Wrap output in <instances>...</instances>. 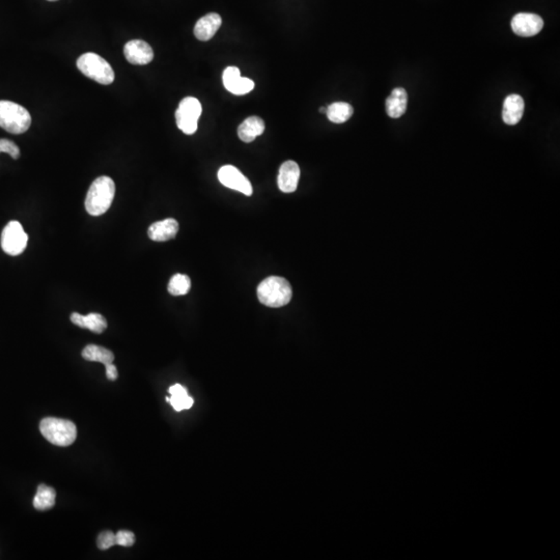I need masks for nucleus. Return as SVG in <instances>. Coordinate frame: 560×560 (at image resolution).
<instances>
[{"instance_id": "nucleus-1", "label": "nucleus", "mask_w": 560, "mask_h": 560, "mask_svg": "<svg viewBox=\"0 0 560 560\" xmlns=\"http://www.w3.org/2000/svg\"><path fill=\"white\" fill-rule=\"evenodd\" d=\"M115 194V184L109 177H99L89 187L85 210L91 216H101L109 210Z\"/></svg>"}, {"instance_id": "nucleus-2", "label": "nucleus", "mask_w": 560, "mask_h": 560, "mask_svg": "<svg viewBox=\"0 0 560 560\" xmlns=\"http://www.w3.org/2000/svg\"><path fill=\"white\" fill-rule=\"evenodd\" d=\"M293 297L292 287L284 277L270 276L258 287V298L268 307H282L290 303Z\"/></svg>"}, {"instance_id": "nucleus-3", "label": "nucleus", "mask_w": 560, "mask_h": 560, "mask_svg": "<svg viewBox=\"0 0 560 560\" xmlns=\"http://www.w3.org/2000/svg\"><path fill=\"white\" fill-rule=\"evenodd\" d=\"M40 431L47 441L60 447L72 445L77 438L76 425L67 419L46 417L41 421Z\"/></svg>"}, {"instance_id": "nucleus-4", "label": "nucleus", "mask_w": 560, "mask_h": 560, "mask_svg": "<svg viewBox=\"0 0 560 560\" xmlns=\"http://www.w3.org/2000/svg\"><path fill=\"white\" fill-rule=\"evenodd\" d=\"M32 125V115L23 106L11 101H0V128L9 133H25Z\"/></svg>"}, {"instance_id": "nucleus-5", "label": "nucleus", "mask_w": 560, "mask_h": 560, "mask_svg": "<svg viewBox=\"0 0 560 560\" xmlns=\"http://www.w3.org/2000/svg\"><path fill=\"white\" fill-rule=\"evenodd\" d=\"M77 68L83 75L100 85H109L115 81V72L111 66L96 53L81 55L77 60Z\"/></svg>"}, {"instance_id": "nucleus-6", "label": "nucleus", "mask_w": 560, "mask_h": 560, "mask_svg": "<svg viewBox=\"0 0 560 560\" xmlns=\"http://www.w3.org/2000/svg\"><path fill=\"white\" fill-rule=\"evenodd\" d=\"M201 102L197 98L187 97L181 101L176 111L177 126L187 135H192L197 132L199 119L201 117Z\"/></svg>"}, {"instance_id": "nucleus-7", "label": "nucleus", "mask_w": 560, "mask_h": 560, "mask_svg": "<svg viewBox=\"0 0 560 560\" xmlns=\"http://www.w3.org/2000/svg\"><path fill=\"white\" fill-rule=\"evenodd\" d=\"M28 236L21 223L10 221L1 234V248L10 256H19L27 246Z\"/></svg>"}, {"instance_id": "nucleus-8", "label": "nucleus", "mask_w": 560, "mask_h": 560, "mask_svg": "<svg viewBox=\"0 0 560 560\" xmlns=\"http://www.w3.org/2000/svg\"><path fill=\"white\" fill-rule=\"evenodd\" d=\"M218 179L224 186L233 189V190L239 191V192L243 193L247 197H250L254 192L251 183L233 165L222 166L219 172H218Z\"/></svg>"}, {"instance_id": "nucleus-9", "label": "nucleus", "mask_w": 560, "mask_h": 560, "mask_svg": "<svg viewBox=\"0 0 560 560\" xmlns=\"http://www.w3.org/2000/svg\"><path fill=\"white\" fill-rule=\"evenodd\" d=\"M543 27L544 20L533 13H519L512 20L513 32L524 38L537 36Z\"/></svg>"}, {"instance_id": "nucleus-10", "label": "nucleus", "mask_w": 560, "mask_h": 560, "mask_svg": "<svg viewBox=\"0 0 560 560\" xmlns=\"http://www.w3.org/2000/svg\"><path fill=\"white\" fill-rule=\"evenodd\" d=\"M126 60L132 65L150 64L154 60V51L152 47L142 40H132L124 47Z\"/></svg>"}, {"instance_id": "nucleus-11", "label": "nucleus", "mask_w": 560, "mask_h": 560, "mask_svg": "<svg viewBox=\"0 0 560 560\" xmlns=\"http://www.w3.org/2000/svg\"><path fill=\"white\" fill-rule=\"evenodd\" d=\"M300 179V167L295 161H286L279 168L278 188L284 193L296 191Z\"/></svg>"}, {"instance_id": "nucleus-12", "label": "nucleus", "mask_w": 560, "mask_h": 560, "mask_svg": "<svg viewBox=\"0 0 560 560\" xmlns=\"http://www.w3.org/2000/svg\"><path fill=\"white\" fill-rule=\"evenodd\" d=\"M524 100L520 95L513 93V95L508 96L503 102V122L506 125H517L524 115Z\"/></svg>"}, {"instance_id": "nucleus-13", "label": "nucleus", "mask_w": 560, "mask_h": 560, "mask_svg": "<svg viewBox=\"0 0 560 560\" xmlns=\"http://www.w3.org/2000/svg\"><path fill=\"white\" fill-rule=\"evenodd\" d=\"M178 232V221L172 218H168L153 223L148 227V235L153 241L165 242L174 239Z\"/></svg>"}, {"instance_id": "nucleus-14", "label": "nucleus", "mask_w": 560, "mask_h": 560, "mask_svg": "<svg viewBox=\"0 0 560 560\" xmlns=\"http://www.w3.org/2000/svg\"><path fill=\"white\" fill-rule=\"evenodd\" d=\"M222 24V19L217 13H210L203 16L199 20L194 26V36L197 40L205 41L211 40L216 32L219 30Z\"/></svg>"}, {"instance_id": "nucleus-15", "label": "nucleus", "mask_w": 560, "mask_h": 560, "mask_svg": "<svg viewBox=\"0 0 560 560\" xmlns=\"http://www.w3.org/2000/svg\"><path fill=\"white\" fill-rule=\"evenodd\" d=\"M408 106V93L403 87H396L386 100V112L391 119L405 115Z\"/></svg>"}, {"instance_id": "nucleus-16", "label": "nucleus", "mask_w": 560, "mask_h": 560, "mask_svg": "<svg viewBox=\"0 0 560 560\" xmlns=\"http://www.w3.org/2000/svg\"><path fill=\"white\" fill-rule=\"evenodd\" d=\"M70 319L74 325L83 328V329L91 330L93 333H102L107 328V321L100 313H93L87 315H82L80 313H74L71 315Z\"/></svg>"}, {"instance_id": "nucleus-17", "label": "nucleus", "mask_w": 560, "mask_h": 560, "mask_svg": "<svg viewBox=\"0 0 560 560\" xmlns=\"http://www.w3.org/2000/svg\"><path fill=\"white\" fill-rule=\"evenodd\" d=\"M265 131V123L260 117H250L246 119L238 128V135L242 142H254L258 136L262 135Z\"/></svg>"}, {"instance_id": "nucleus-18", "label": "nucleus", "mask_w": 560, "mask_h": 560, "mask_svg": "<svg viewBox=\"0 0 560 560\" xmlns=\"http://www.w3.org/2000/svg\"><path fill=\"white\" fill-rule=\"evenodd\" d=\"M170 398H167L166 401L170 403L172 408L176 411L186 410L193 406V399L188 396L187 389L180 384L174 385L170 388Z\"/></svg>"}, {"instance_id": "nucleus-19", "label": "nucleus", "mask_w": 560, "mask_h": 560, "mask_svg": "<svg viewBox=\"0 0 560 560\" xmlns=\"http://www.w3.org/2000/svg\"><path fill=\"white\" fill-rule=\"evenodd\" d=\"M354 109L349 103L346 102H335L328 106L327 115L328 120L334 124H343L349 121L353 115Z\"/></svg>"}, {"instance_id": "nucleus-20", "label": "nucleus", "mask_w": 560, "mask_h": 560, "mask_svg": "<svg viewBox=\"0 0 560 560\" xmlns=\"http://www.w3.org/2000/svg\"><path fill=\"white\" fill-rule=\"evenodd\" d=\"M55 498H56V492L54 489L46 484H40L34 498V508L38 511L50 510L54 506Z\"/></svg>"}, {"instance_id": "nucleus-21", "label": "nucleus", "mask_w": 560, "mask_h": 560, "mask_svg": "<svg viewBox=\"0 0 560 560\" xmlns=\"http://www.w3.org/2000/svg\"><path fill=\"white\" fill-rule=\"evenodd\" d=\"M82 357L87 361L101 362L104 366L112 363L115 355L109 350L97 345H89L83 349Z\"/></svg>"}, {"instance_id": "nucleus-22", "label": "nucleus", "mask_w": 560, "mask_h": 560, "mask_svg": "<svg viewBox=\"0 0 560 560\" xmlns=\"http://www.w3.org/2000/svg\"><path fill=\"white\" fill-rule=\"evenodd\" d=\"M190 288L191 280L189 276L184 274H176L170 279L167 290L172 296H184L188 294Z\"/></svg>"}, {"instance_id": "nucleus-23", "label": "nucleus", "mask_w": 560, "mask_h": 560, "mask_svg": "<svg viewBox=\"0 0 560 560\" xmlns=\"http://www.w3.org/2000/svg\"><path fill=\"white\" fill-rule=\"evenodd\" d=\"M224 87L234 93V95L242 96L250 93L254 89V82L249 78L238 76L234 80L229 81Z\"/></svg>"}, {"instance_id": "nucleus-24", "label": "nucleus", "mask_w": 560, "mask_h": 560, "mask_svg": "<svg viewBox=\"0 0 560 560\" xmlns=\"http://www.w3.org/2000/svg\"><path fill=\"white\" fill-rule=\"evenodd\" d=\"M98 548L100 550H107L109 548L117 546V539H115V533L112 531L106 530L100 533L97 539Z\"/></svg>"}, {"instance_id": "nucleus-25", "label": "nucleus", "mask_w": 560, "mask_h": 560, "mask_svg": "<svg viewBox=\"0 0 560 560\" xmlns=\"http://www.w3.org/2000/svg\"><path fill=\"white\" fill-rule=\"evenodd\" d=\"M0 153H7L15 160L19 159L21 155L17 144L9 139H0Z\"/></svg>"}, {"instance_id": "nucleus-26", "label": "nucleus", "mask_w": 560, "mask_h": 560, "mask_svg": "<svg viewBox=\"0 0 560 560\" xmlns=\"http://www.w3.org/2000/svg\"><path fill=\"white\" fill-rule=\"evenodd\" d=\"M115 539H117V546L131 547L135 543V535L131 531L120 530L119 533H115Z\"/></svg>"}, {"instance_id": "nucleus-27", "label": "nucleus", "mask_w": 560, "mask_h": 560, "mask_svg": "<svg viewBox=\"0 0 560 560\" xmlns=\"http://www.w3.org/2000/svg\"><path fill=\"white\" fill-rule=\"evenodd\" d=\"M105 368H106V377H107L108 380L110 381L117 380V377H119V372H117V368H115V364L113 363L105 364Z\"/></svg>"}, {"instance_id": "nucleus-28", "label": "nucleus", "mask_w": 560, "mask_h": 560, "mask_svg": "<svg viewBox=\"0 0 560 560\" xmlns=\"http://www.w3.org/2000/svg\"><path fill=\"white\" fill-rule=\"evenodd\" d=\"M326 111H327V108L325 107L320 108V112H321V113H326Z\"/></svg>"}, {"instance_id": "nucleus-29", "label": "nucleus", "mask_w": 560, "mask_h": 560, "mask_svg": "<svg viewBox=\"0 0 560 560\" xmlns=\"http://www.w3.org/2000/svg\"><path fill=\"white\" fill-rule=\"evenodd\" d=\"M48 1H58V0H48Z\"/></svg>"}]
</instances>
